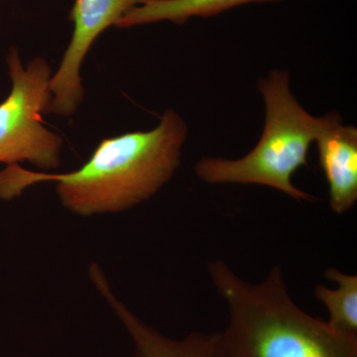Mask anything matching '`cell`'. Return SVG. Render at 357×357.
<instances>
[{
	"label": "cell",
	"mask_w": 357,
	"mask_h": 357,
	"mask_svg": "<svg viewBox=\"0 0 357 357\" xmlns=\"http://www.w3.org/2000/svg\"><path fill=\"white\" fill-rule=\"evenodd\" d=\"M187 137L184 119L168 109L151 130L100 141L88 161L73 172L7 166L0 172V199L11 201L30 185L53 182L61 203L75 215L121 213L152 198L173 178Z\"/></svg>",
	"instance_id": "cell-1"
},
{
	"label": "cell",
	"mask_w": 357,
	"mask_h": 357,
	"mask_svg": "<svg viewBox=\"0 0 357 357\" xmlns=\"http://www.w3.org/2000/svg\"><path fill=\"white\" fill-rule=\"evenodd\" d=\"M206 270L229 310L227 326L215 333V357H357V337L301 309L278 265L258 283L220 258Z\"/></svg>",
	"instance_id": "cell-2"
},
{
	"label": "cell",
	"mask_w": 357,
	"mask_h": 357,
	"mask_svg": "<svg viewBox=\"0 0 357 357\" xmlns=\"http://www.w3.org/2000/svg\"><path fill=\"white\" fill-rule=\"evenodd\" d=\"M265 105L264 128L256 146L238 159L204 157L195 166L197 177L211 185H257L299 202L314 198L296 187L293 176L307 166L310 148L330 114L312 116L290 88L288 70H275L258 83Z\"/></svg>",
	"instance_id": "cell-3"
},
{
	"label": "cell",
	"mask_w": 357,
	"mask_h": 357,
	"mask_svg": "<svg viewBox=\"0 0 357 357\" xmlns=\"http://www.w3.org/2000/svg\"><path fill=\"white\" fill-rule=\"evenodd\" d=\"M13 89L0 103V163L7 166L28 162L42 170L61 165L63 140L44 126L50 114V66L36 58L24 67L17 49L7 57Z\"/></svg>",
	"instance_id": "cell-4"
},
{
	"label": "cell",
	"mask_w": 357,
	"mask_h": 357,
	"mask_svg": "<svg viewBox=\"0 0 357 357\" xmlns=\"http://www.w3.org/2000/svg\"><path fill=\"white\" fill-rule=\"evenodd\" d=\"M148 0H75L70 13L74 32L60 67L51 77V112L70 116L83 102L81 72L91 45L105 29L117 22L134 7Z\"/></svg>",
	"instance_id": "cell-5"
},
{
	"label": "cell",
	"mask_w": 357,
	"mask_h": 357,
	"mask_svg": "<svg viewBox=\"0 0 357 357\" xmlns=\"http://www.w3.org/2000/svg\"><path fill=\"white\" fill-rule=\"evenodd\" d=\"M89 274L132 340L130 357H215V333L192 332L181 340L166 337L148 326L119 299L98 263H91Z\"/></svg>",
	"instance_id": "cell-6"
},
{
	"label": "cell",
	"mask_w": 357,
	"mask_h": 357,
	"mask_svg": "<svg viewBox=\"0 0 357 357\" xmlns=\"http://www.w3.org/2000/svg\"><path fill=\"white\" fill-rule=\"evenodd\" d=\"M314 142L328 183L331 208L344 215L357 201V128L342 124V116L333 112Z\"/></svg>",
	"instance_id": "cell-7"
},
{
	"label": "cell",
	"mask_w": 357,
	"mask_h": 357,
	"mask_svg": "<svg viewBox=\"0 0 357 357\" xmlns=\"http://www.w3.org/2000/svg\"><path fill=\"white\" fill-rule=\"evenodd\" d=\"M273 1L278 0H148L129 10L115 26L129 28L160 21L185 24L192 17H211L244 4Z\"/></svg>",
	"instance_id": "cell-8"
},
{
	"label": "cell",
	"mask_w": 357,
	"mask_h": 357,
	"mask_svg": "<svg viewBox=\"0 0 357 357\" xmlns=\"http://www.w3.org/2000/svg\"><path fill=\"white\" fill-rule=\"evenodd\" d=\"M325 276L337 284V287L318 285L314 294L317 300L326 307L328 323L337 332L357 337V275L328 268Z\"/></svg>",
	"instance_id": "cell-9"
}]
</instances>
